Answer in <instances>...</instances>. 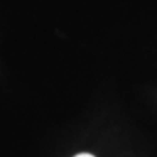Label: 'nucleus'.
<instances>
[{
  "label": "nucleus",
  "mask_w": 157,
  "mask_h": 157,
  "mask_svg": "<svg viewBox=\"0 0 157 157\" xmlns=\"http://www.w3.org/2000/svg\"><path fill=\"white\" fill-rule=\"evenodd\" d=\"M74 157H95L93 154H89V153H80V154H76Z\"/></svg>",
  "instance_id": "nucleus-1"
}]
</instances>
